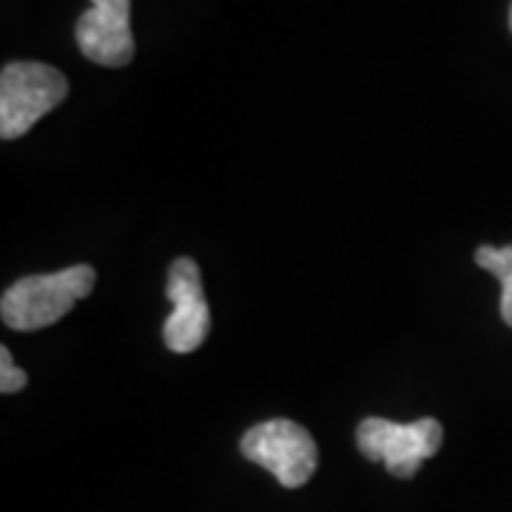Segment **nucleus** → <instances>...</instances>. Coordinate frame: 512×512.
<instances>
[{
    "label": "nucleus",
    "mask_w": 512,
    "mask_h": 512,
    "mask_svg": "<svg viewBox=\"0 0 512 512\" xmlns=\"http://www.w3.org/2000/svg\"><path fill=\"white\" fill-rule=\"evenodd\" d=\"M94 282H97V274L92 265H72L57 274L18 279L3 293V302H0L3 322L23 333L49 328L72 311L80 299L92 293Z\"/></svg>",
    "instance_id": "obj_1"
},
{
    "label": "nucleus",
    "mask_w": 512,
    "mask_h": 512,
    "mask_svg": "<svg viewBox=\"0 0 512 512\" xmlns=\"http://www.w3.org/2000/svg\"><path fill=\"white\" fill-rule=\"evenodd\" d=\"M69 94V80L63 74L32 60H18L3 66L0 74V137L18 140L40 117L57 109Z\"/></svg>",
    "instance_id": "obj_2"
},
{
    "label": "nucleus",
    "mask_w": 512,
    "mask_h": 512,
    "mask_svg": "<svg viewBox=\"0 0 512 512\" xmlns=\"http://www.w3.org/2000/svg\"><path fill=\"white\" fill-rule=\"evenodd\" d=\"M242 456L274 473L288 490L308 484L319 464V447L313 436L291 419H271L254 424L242 436Z\"/></svg>",
    "instance_id": "obj_3"
},
{
    "label": "nucleus",
    "mask_w": 512,
    "mask_h": 512,
    "mask_svg": "<svg viewBox=\"0 0 512 512\" xmlns=\"http://www.w3.org/2000/svg\"><path fill=\"white\" fill-rule=\"evenodd\" d=\"M444 441V427L439 419L424 416L410 424L396 421L365 419L356 430V444L367 461H382L390 476L410 478L419 473L421 461L436 456Z\"/></svg>",
    "instance_id": "obj_4"
},
{
    "label": "nucleus",
    "mask_w": 512,
    "mask_h": 512,
    "mask_svg": "<svg viewBox=\"0 0 512 512\" xmlns=\"http://www.w3.org/2000/svg\"><path fill=\"white\" fill-rule=\"evenodd\" d=\"M77 46L92 63L120 69L134 60L131 35V0H92L77 20Z\"/></svg>",
    "instance_id": "obj_5"
},
{
    "label": "nucleus",
    "mask_w": 512,
    "mask_h": 512,
    "mask_svg": "<svg viewBox=\"0 0 512 512\" xmlns=\"http://www.w3.org/2000/svg\"><path fill=\"white\" fill-rule=\"evenodd\" d=\"M211 333V311L202 299H180L165 319L163 339L171 353H194Z\"/></svg>",
    "instance_id": "obj_6"
},
{
    "label": "nucleus",
    "mask_w": 512,
    "mask_h": 512,
    "mask_svg": "<svg viewBox=\"0 0 512 512\" xmlns=\"http://www.w3.org/2000/svg\"><path fill=\"white\" fill-rule=\"evenodd\" d=\"M476 265L490 271L501 282V319L512 328V245L507 248L481 245L476 251Z\"/></svg>",
    "instance_id": "obj_7"
},
{
    "label": "nucleus",
    "mask_w": 512,
    "mask_h": 512,
    "mask_svg": "<svg viewBox=\"0 0 512 512\" xmlns=\"http://www.w3.org/2000/svg\"><path fill=\"white\" fill-rule=\"evenodd\" d=\"M165 296L168 302H180V299H202L205 288H202L200 265L191 256H180L174 259V265L168 268V282H165Z\"/></svg>",
    "instance_id": "obj_8"
},
{
    "label": "nucleus",
    "mask_w": 512,
    "mask_h": 512,
    "mask_svg": "<svg viewBox=\"0 0 512 512\" xmlns=\"http://www.w3.org/2000/svg\"><path fill=\"white\" fill-rule=\"evenodd\" d=\"M26 373L15 365L9 348L0 350V393H20L26 387Z\"/></svg>",
    "instance_id": "obj_9"
},
{
    "label": "nucleus",
    "mask_w": 512,
    "mask_h": 512,
    "mask_svg": "<svg viewBox=\"0 0 512 512\" xmlns=\"http://www.w3.org/2000/svg\"><path fill=\"white\" fill-rule=\"evenodd\" d=\"M510 26H512V9H510Z\"/></svg>",
    "instance_id": "obj_10"
}]
</instances>
